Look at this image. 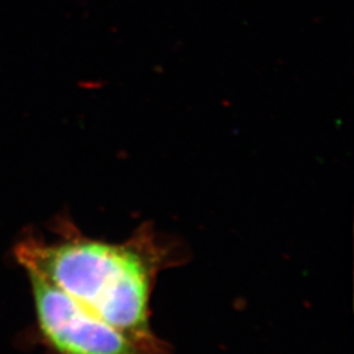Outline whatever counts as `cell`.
Masks as SVG:
<instances>
[{"label": "cell", "mask_w": 354, "mask_h": 354, "mask_svg": "<svg viewBox=\"0 0 354 354\" xmlns=\"http://www.w3.org/2000/svg\"><path fill=\"white\" fill-rule=\"evenodd\" d=\"M26 272L41 339L51 354H171L168 342L156 333L118 328L37 272Z\"/></svg>", "instance_id": "7a4b0ae2"}, {"label": "cell", "mask_w": 354, "mask_h": 354, "mask_svg": "<svg viewBox=\"0 0 354 354\" xmlns=\"http://www.w3.org/2000/svg\"><path fill=\"white\" fill-rule=\"evenodd\" d=\"M59 226L55 241L33 236L20 241L19 263L115 327L155 333L151 299L156 281L162 272L187 261V248L149 223L118 243L89 238L71 223Z\"/></svg>", "instance_id": "6da1fadb"}]
</instances>
